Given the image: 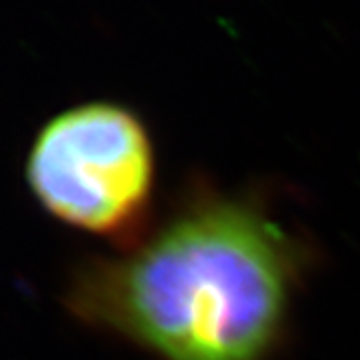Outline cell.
Returning a JSON list of instances; mask_svg holds the SVG:
<instances>
[{
  "instance_id": "obj_1",
  "label": "cell",
  "mask_w": 360,
  "mask_h": 360,
  "mask_svg": "<svg viewBox=\"0 0 360 360\" xmlns=\"http://www.w3.org/2000/svg\"><path fill=\"white\" fill-rule=\"evenodd\" d=\"M307 252L255 194L198 184L134 245L77 266L65 304L160 360H272Z\"/></svg>"
},
{
  "instance_id": "obj_2",
  "label": "cell",
  "mask_w": 360,
  "mask_h": 360,
  "mask_svg": "<svg viewBox=\"0 0 360 360\" xmlns=\"http://www.w3.org/2000/svg\"><path fill=\"white\" fill-rule=\"evenodd\" d=\"M25 176L49 217L118 250L150 229L155 142L124 104L90 101L49 118L28 148Z\"/></svg>"
}]
</instances>
